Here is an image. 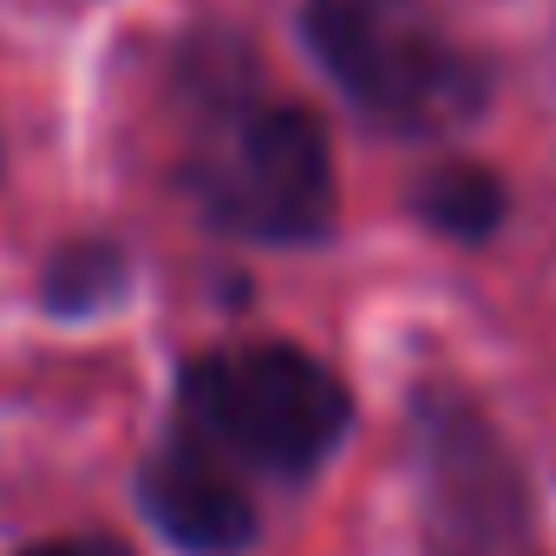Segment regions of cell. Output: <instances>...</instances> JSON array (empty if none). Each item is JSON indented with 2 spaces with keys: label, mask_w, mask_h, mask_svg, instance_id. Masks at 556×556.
Returning a JSON list of instances; mask_svg holds the SVG:
<instances>
[{
  "label": "cell",
  "mask_w": 556,
  "mask_h": 556,
  "mask_svg": "<svg viewBox=\"0 0 556 556\" xmlns=\"http://www.w3.org/2000/svg\"><path fill=\"white\" fill-rule=\"evenodd\" d=\"M413 216L426 236L458 242V249H484L504 223H510V184L491 164L471 157H445L432 170H419L413 184Z\"/></svg>",
  "instance_id": "obj_6"
},
{
  "label": "cell",
  "mask_w": 556,
  "mask_h": 556,
  "mask_svg": "<svg viewBox=\"0 0 556 556\" xmlns=\"http://www.w3.org/2000/svg\"><path fill=\"white\" fill-rule=\"evenodd\" d=\"M302 40L334 92L393 138H445L491 112V66L432 0H302Z\"/></svg>",
  "instance_id": "obj_2"
},
{
  "label": "cell",
  "mask_w": 556,
  "mask_h": 556,
  "mask_svg": "<svg viewBox=\"0 0 556 556\" xmlns=\"http://www.w3.org/2000/svg\"><path fill=\"white\" fill-rule=\"evenodd\" d=\"M138 510L157 523V536H170L190 556H236L262 530V510H255L242 471L223 452H210L203 439H190L184 426L144 452Z\"/></svg>",
  "instance_id": "obj_5"
},
{
  "label": "cell",
  "mask_w": 556,
  "mask_h": 556,
  "mask_svg": "<svg viewBox=\"0 0 556 556\" xmlns=\"http://www.w3.org/2000/svg\"><path fill=\"white\" fill-rule=\"evenodd\" d=\"M131 249L112 242V236H73L60 242L40 275H34V302L53 315V321H92V315H112L125 295H131Z\"/></svg>",
  "instance_id": "obj_7"
},
{
  "label": "cell",
  "mask_w": 556,
  "mask_h": 556,
  "mask_svg": "<svg viewBox=\"0 0 556 556\" xmlns=\"http://www.w3.org/2000/svg\"><path fill=\"white\" fill-rule=\"evenodd\" d=\"M177 426L236 471L302 484L354 432V393L328 361L289 341L216 348L177 367Z\"/></svg>",
  "instance_id": "obj_3"
},
{
  "label": "cell",
  "mask_w": 556,
  "mask_h": 556,
  "mask_svg": "<svg viewBox=\"0 0 556 556\" xmlns=\"http://www.w3.org/2000/svg\"><path fill=\"white\" fill-rule=\"evenodd\" d=\"M406 445L426 556H497L530 530V478L465 387H413Z\"/></svg>",
  "instance_id": "obj_4"
},
{
  "label": "cell",
  "mask_w": 556,
  "mask_h": 556,
  "mask_svg": "<svg viewBox=\"0 0 556 556\" xmlns=\"http://www.w3.org/2000/svg\"><path fill=\"white\" fill-rule=\"evenodd\" d=\"M14 556H138V549L118 536H47V543H27Z\"/></svg>",
  "instance_id": "obj_8"
},
{
  "label": "cell",
  "mask_w": 556,
  "mask_h": 556,
  "mask_svg": "<svg viewBox=\"0 0 556 556\" xmlns=\"http://www.w3.org/2000/svg\"><path fill=\"white\" fill-rule=\"evenodd\" d=\"M177 79L190 99V151L177 184L197 216L216 236L262 249L328 242L341 216V177L321 118L295 99H262L249 53L223 34L190 40Z\"/></svg>",
  "instance_id": "obj_1"
}]
</instances>
